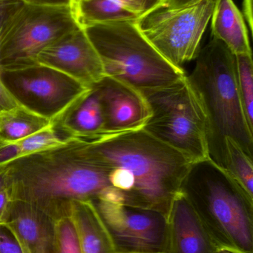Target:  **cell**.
<instances>
[{
  "label": "cell",
  "mask_w": 253,
  "mask_h": 253,
  "mask_svg": "<svg viewBox=\"0 0 253 253\" xmlns=\"http://www.w3.org/2000/svg\"><path fill=\"white\" fill-rule=\"evenodd\" d=\"M7 187V172L4 166L0 167V190Z\"/></svg>",
  "instance_id": "30"
},
{
  "label": "cell",
  "mask_w": 253,
  "mask_h": 253,
  "mask_svg": "<svg viewBox=\"0 0 253 253\" xmlns=\"http://www.w3.org/2000/svg\"><path fill=\"white\" fill-rule=\"evenodd\" d=\"M236 56V78L242 108L253 130V63L252 54Z\"/></svg>",
  "instance_id": "21"
},
{
  "label": "cell",
  "mask_w": 253,
  "mask_h": 253,
  "mask_svg": "<svg viewBox=\"0 0 253 253\" xmlns=\"http://www.w3.org/2000/svg\"><path fill=\"white\" fill-rule=\"evenodd\" d=\"M52 120L24 105L0 111V139L16 141L47 127Z\"/></svg>",
  "instance_id": "19"
},
{
  "label": "cell",
  "mask_w": 253,
  "mask_h": 253,
  "mask_svg": "<svg viewBox=\"0 0 253 253\" xmlns=\"http://www.w3.org/2000/svg\"><path fill=\"white\" fill-rule=\"evenodd\" d=\"M98 50L105 77L143 95L172 85L186 77L166 61L138 29L136 22L95 25L86 29Z\"/></svg>",
  "instance_id": "5"
},
{
  "label": "cell",
  "mask_w": 253,
  "mask_h": 253,
  "mask_svg": "<svg viewBox=\"0 0 253 253\" xmlns=\"http://www.w3.org/2000/svg\"><path fill=\"white\" fill-rule=\"evenodd\" d=\"M227 173L253 198V165L251 159L231 138H226Z\"/></svg>",
  "instance_id": "20"
},
{
  "label": "cell",
  "mask_w": 253,
  "mask_h": 253,
  "mask_svg": "<svg viewBox=\"0 0 253 253\" xmlns=\"http://www.w3.org/2000/svg\"><path fill=\"white\" fill-rule=\"evenodd\" d=\"M180 193L222 252L253 253V198L209 159L193 162Z\"/></svg>",
  "instance_id": "4"
},
{
  "label": "cell",
  "mask_w": 253,
  "mask_h": 253,
  "mask_svg": "<svg viewBox=\"0 0 253 253\" xmlns=\"http://www.w3.org/2000/svg\"><path fill=\"white\" fill-rule=\"evenodd\" d=\"M25 4L36 6H70L71 0H20Z\"/></svg>",
  "instance_id": "27"
},
{
  "label": "cell",
  "mask_w": 253,
  "mask_h": 253,
  "mask_svg": "<svg viewBox=\"0 0 253 253\" xmlns=\"http://www.w3.org/2000/svg\"><path fill=\"white\" fill-rule=\"evenodd\" d=\"M243 16L248 22L250 31L253 33V0H243Z\"/></svg>",
  "instance_id": "28"
},
{
  "label": "cell",
  "mask_w": 253,
  "mask_h": 253,
  "mask_svg": "<svg viewBox=\"0 0 253 253\" xmlns=\"http://www.w3.org/2000/svg\"><path fill=\"white\" fill-rule=\"evenodd\" d=\"M197 0H165V7L169 9L178 8L191 4Z\"/></svg>",
  "instance_id": "29"
},
{
  "label": "cell",
  "mask_w": 253,
  "mask_h": 253,
  "mask_svg": "<svg viewBox=\"0 0 253 253\" xmlns=\"http://www.w3.org/2000/svg\"><path fill=\"white\" fill-rule=\"evenodd\" d=\"M144 97L150 112L146 132L192 163L209 159L206 117L186 77Z\"/></svg>",
  "instance_id": "6"
},
{
  "label": "cell",
  "mask_w": 253,
  "mask_h": 253,
  "mask_svg": "<svg viewBox=\"0 0 253 253\" xmlns=\"http://www.w3.org/2000/svg\"><path fill=\"white\" fill-rule=\"evenodd\" d=\"M4 84L20 103L57 121L90 91L76 80L45 67L1 72Z\"/></svg>",
  "instance_id": "9"
},
{
  "label": "cell",
  "mask_w": 253,
  "mask_h": 253,
  "mask_svg": "<svg viewBox=\"0 0 253 253\" xmlns=\"http://www.w3.org/2000/svg\"><path fill=\"white\" fill-rule=\"evenodd\" d=\"M54 253H82L80 238L70 214L53 219Z\"/></svg>",
  "instance_id": "22"
},
{
  "label": "cell",
  "mask_w": 253,
  "mask_h": 253,
  "mask_svg": "<svg viewBox=\"0 0 253 253\" xmlns=\"http://www.w3.org/2000/svg\"><path fill=\"white\" fill-rule=\"evenodd\" d=\"M115 253H166L167 217L158 211L92 201Z\"/></svg>",
  "instance_id": "10"
},
{
  "label": "cell",
  "mask_w": 253,
  "mask_h": 253,
  "mask_svg": "<svg viewBox=\"0 0 253 253\" xmlns=\"http://www.w3.org/2000/svg\"><path fill=\"white\" fill-rule=\"evenodd\" d=\"M37 65L51 68L92 88L105 77L101 56L86 30L78 28L43 49Z\"/></svg>",
  "instance_id": "11"
},
{
  "label": "cell",
  "mask_w": 253,
  "mask_h": 253,
  "mask_svg": "<svg viewBox=\"0 0 253 253\" xmlns=\"http://www.w3.org/2000/svg\"><path fill=\"white\" fill-rule=\"evenodd\" d=\"M86 141L94 159L106 171L111 202L168 217L190 161L144 129Z\"/></svg>",
  "instance_id": "1"
},
{
  "label": "cell",
  "mask_w": 253,
  "mask_h": 253,
  "mask_svg": "<svg viewBox=\"0 0 253 253\" xmlns=\"http://www.w3.org/2000/svg\"><path fill=\"white\" fill-rule=\"evenodd\" d=\"M78 27L70 6L24 4L0 40V70L11 72L37 66L43 49Z\"/></svg>",
  "instance_id": "7"
},
{
  "label": "cell",
  "mask_w": 253,
  "mask_h": 253,
  "mask_svg": "<svg viewBox=\"0 0 253 253\" xmlns=\"http://www.w3.org/2000/svg\"><path fill=\"white\" fill-rule=\"evenodd\" d=\"M165 5V0H71V12L80 28L138 20L156 8Z\"/></svg>",
  "instance_id": "15"
},
{
  "label": "cell",
  "mask_w": 253,
  "mask_h": 253,
  "mask_svg": "<svg viewBox=\"0 0 253 253\" xmlns=\"http://www.w3.org/2000/svg\"><path fill=\"white\" fill-rule=\"evenodd\" d=\"M69 214L78 233L82 253H115L92 202H73Z\"/></svg>",
  "instance_id": "18"
},
{
  "label": "cell",
  "mask_w": 253,
  "mask_h": 253,
  "mask_svg": "<svg viewBox=\"0 0 253 253\" xmlns=\"http://www.w3.org/2000/svg\"><path fill=\"white\" fill-rule=\"evenodd\" d=\"M99 93L105 123V135L143 129L150 116L144 95L109 77L95 86Z\"/></svg>",
  "instance_id": "12"
},
{
  "label": "cell",
  "mask_w": 253,
  "mask_h": 253,
  "mask_svg": "<svg viewBox=\"0 0 253 253\" xmlns=\"http://www.w3.org/2000/svg\"><path fill=\"white\" fill-rule=\"evenodd\" d=\"M166 253H221L202 220L181 193L174 199L167 217Z\"/></svg>",
  "instance_id": "13"
},
{
  "label": "cell",
  "mask_w": 253,
  "mask_h": 253,
  "mask_svg": "<svg viewBox=\"0 0 253 253\" xmlns=\"http://www.w3.org/2000/svg\"><path fill=\"white\" fill-rule=\"evenodd\" d=\"M68 138L92 141L105 135V123L101 98L96 87L81 99L69 112L53 121Z\"/></svg>",
  "instance_id": "16"
},
{
  "label": "cell",
  "mask_w": 253,
  "mask_h": 253,
  "mask_svg": "<svg viewBox=\"0 0 253 253\" xmlns=\"http://www.w3.org/2000/svg\"><path fill=\"white\" fill-rule=\"evenodd\" d=\"M11 201L7 187L0 190V224H4L9 205Z\"/></svg>",
  "instance_id": "26"
},
{
  "label": "cell",
  "mask_w": 253,
  "mask_h": 253,
  "mask_svg": "<svg viewBox=\"0 0 253 253\" xmlns=\"http://www.w3.org/2000/svg\"><path fill=\"white\" fill-rule=\"evenodd\" d=\"M217 0H197L178 8H156L136 22L141 34L166 61L183 69L196 59Z\"/></svg>",
  "instance_id": "8"
},
{
  "label": "cell",
  "mask_w": 253,
  "mask_h": 253,
  "mask_svg": "<svg viewBox=\"0 0 253 253\" xmlns=\"http://www.w3.org/2000/svg\"><path fill=\"white\" fill-rule=\"evenodd\" d=\"M4 167L11 200L31 204L53 219L69 215L73 202L111 199L106 171L84 140L71 138Z\"/></svg>",
  "instance_id": "2"
},
{
  "label": "cell",
  "mask_w": 253,
  "mask_h": 253,
  "mask_svg": "<svg viewBox=\"0 0 253 253\" xmlns=\"http://www.w3.org/2000/svg\"><path fill=\"white\" fill-rule=\"evenodd\" d=\"M0 253H24L14 233L4 224H0Z\"/></svg>",
  "instance_id": "24"
},
{
  "label": "cell",
  "mask_w": 253,
  "mask_h": 253,
  "mask_svg": "<svg viewBox=\"0 0 253 253\" xmlns=\"http://www.w3.org/2000/svg\"><path fill=\"white\" fill-rule=\"evenodd\" d=\"M20 105L22 103L17 100L4 84L0 70V111L11 109Z\"/></svg>",
  "instance_id": "25"
},
{
  "label": "cell",
  "mask_w": 253,
  "mask_h": 253,
  "mask_svg": "<svg viewBox=\"0 0 253 253\" xmlns=\"http://www.w3.org/2000/svg\"><path fill=\"white\" fill-rule=\"evenodd\" d=\"M23 4L20 0H0V40Z\"/></svg>",
  "instance_id": "23"
},
{
  "label": "cell",
  "mask_w": 253,
  "mask_h": 253,
  "mask_svg": "<svg viewBox=\"0 0 253 253\" xmlns=\"http://www.w3.org/2000/svg\"><path fill=\"white\" fill-rule=\"evenodd\" d=\"M186 79L206 117L209 159L226 169L227 138L253 159V130L239 96L236 56L222 42L212 37L201 49L196 66Z\"/></svg>",
  "instance_id": "3"
},
{
  "label": "cell",
  "mask_w": 253,
  "mask_h": 253,
  "mask_svg": "<svg viewBox=\"0 0 253 253\" xmlns=\"http://www.w3.org/2000/svg\"><path fill=\"white\" fill-rule=\"evenodd\" d=\"M212 35L234 55L252 54L248 27L233 0H217L212 18Z\"/></svg>",
  "instance_id": "17"
},
{
  "label": "cell",
  "mask_w": 253,
  "mask_h": 253,
  "mask_svg": "<svg viewBox=\"0 0 253 253\" xmlns=\"http://www.w3.org/2000/svg\"><path fill=\"white\" fill-rule=\"evenodd\" d=\"M24 253H54V222L37 207L12 200L4 219Z\"/></svg>",
  "instance_id": "14"
}]
</instances>
